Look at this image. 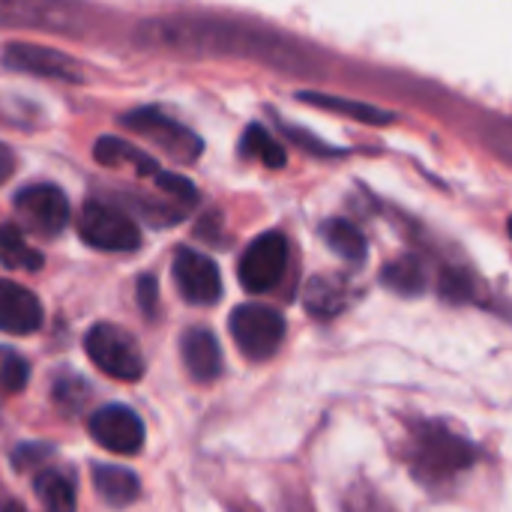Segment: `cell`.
<instances>
[{"label": "cell", "mask_w": 512, "mask_h": 512, "mask_svg": "<svg viewBox=\"0 0 512 512\" xmlns=\"http://www.w3.org/2000/svg\"><path fill=\"white\" fill-rule=\"evenodd\" d=\"M486 144L495 156H501L504 162L512 165V120H501L486 132Z\"/></svg>", "instance_id": "cell-27"}, {"label": "cell", "mask_w": 512, "mask_h": 512, "mask_svg": "<svg viewBox=\"0 0 512 512\" xmlns=\"http://www.w3.org/2000/svg\"><path fill=\"white\" fill-rule=\"evenodd\" d=\"M402 459L411 477L432 495L456 489V483L477 465L480 450L471 438L456 432L447 420L417 417L408 423Z\"/></svg>", "instance_id": "cell-1"}, {"label": "cell", "mask_w": 512, "mask_h": 512, "mask_svg": "<svg viewBox=\"0 0 512 512\" xmlns=\"http://www.w3.org/2000/svg\"><path fill=\"white\" fill-rule=\"evenodd\" d=\"M75 15L60 0H0V27L72 30Z\"/></svg>", "instance_id": "cell-11"}, {"label": "cell", "mask_w": 512, "mask_h": 512, "mask_svg": "<svg viewBox=\"0 0 512 512\" xmlns=\"http://www.w3.org/2000/svg\"><path fill=\"white\" fill-rule=\"evenodd\" d=\"M36 498L45 512H75V489L57 471H42L36 477Z\"/></svg>", "instance_id": "cell-21"}, {"label": "cell", "mask_w": 512, "mask_h": 512, "mask_svg": "<svg viewBox=\"0 0 512 512\" xmlns=\"http://www.w3.org/2000/svg\"><path fill=\"white\" fill-rule=\"evenodd\" d=\"M78 234L87 246L102 252H135L141 246L138 225L105 201H87L78 216Z\"/></svg>", "instance_id": "cell-4"}, {"label": "cell", "mask_w": 512, "mask_h": 512, "mask_svg": "<svg viewBox=\"0 0 512 512\" xmlns=\"http://www.w3.org/2000/svg\"><path fill=\"white\" fill-rule=\"evenodd\" d=\"M42 303L18 282L0 279V330L9 336H30L42 327Z\"/></svg>", "instance_id": "cell-12"}, {"label": "cell", "mask_w": 512, "mask_h": 512, "mask_svg": "<svg viewBox=\"0 0 512 512\" xmlns=\"http://www.w3.org/2000/svg\"><path fill=\"white\" fill-rule=\"evenodd\" d=\"M381 282L396 291L399 297H417L423 294L426 288V273H423V264L411 255L399 258V261H390L381 273Z\"/></svg>", "instance_id": "cell-19"}, {"label": "cell", "mask_w": 512, "mask_h": 512, "mask_svg": "<svg viewBox=\"0 0 512 512\" xmlns=\"http://www.w3.org/2000/svg\"><path fill=\"white\" fill-rule=\"evenodd\" d=\"M138 306L144 309V315H156V279L144 276L138 282Z\"/></svg>", "instance_id": "cell-28"}, {"label": "cell", "mask_w": 512, "mask_h": 512, "mask_svg": "<svg viewBox=\"0 0 512 512\" xmlns=\"http://www.w3.org/2000/svg\"><path fill=\"white\" fill-rule=\"evenodd\" d=\"M30 381V366L21 354L0 348V387L6 393H21Z\"/></svg>", "instance_id": "cell-24"}, {"label": "cell", "mask_w": 512, "mask_h": 512, "mask_svg": "<svg viewBox=\"0 0 512 512\" xmlns=\"http://www.w3.org/2000/svg\"><path fill=\"white\" fill-rule=\"evenodd\" d=\"M321 237L327 240V246L339 258H345L351 264H363L366 255H369V243H366L363 231L354 222H348V219H327L321 225Z\"/></svg>", "instance_id": "cell-18"}, {"label": "cell", "mask_w": 512, "mask_h": 512, "mask_svg": "<svg viewBox=\"0 0 512 512\" xmlns=\"http://www.w3.org/2000/svg\"><path fill=\"white\" fill-rule=\"evenodd\" d=\"M240 150H243L246 156L264 162L267 168H285V162H288L285 147H282L264 126H258V123H252V126L246 129V135H243V141H240Z\"/></svg>", "instance_id": "cell-22"}, {"label": "cell", "mask_w": 512, "mask_h": 512, "mask_svg": "<svg viewBox=\"0 0 512 512\" xmlns=\"http://www.w3.org/2000/svg\"><path fill=\"white\" fill-rule=\"evenodd\" d=\"M90 438L117 456H135L144 447V423L126 405H105L87 423Z\"/></svg>", "instance_id": "cell-6"}, {"label": "cell", "mask_w": 512, "mask_h": 512, "mask_svg": "<svg viewBox=\"0 0 512 512\" xmlns=\"http://www.w3.org/2000/svg\"><path fill=\"white\" fill-rule=\"evenodd\" d=\"M0 264L9 270H39L42 255L24 240L15 225H0Z\"/></svg>", "instance_id": "cell-20"}, {"label": "cell", "mask_w": 512, "mask_h": 512, "mask_svg": "<svg viewBox=\"0 0 512 512\" xmlns=\"http://www.w3.org/2000/svg\"><path fill=\"white\" fill-rule=\"evenodd\" d=\"M174 285L180 297L192 306H213L222 297V276L216 261L195 249H177Z\"/></svg>", "instance_id": "cell-7"}, {"label": "cell", "mask_w": 512, "mask_h": 512, "mask_svg": "<svg viewBox=\"0 0 512 512\" xmlns=\"http://www.w3.org/2000/svg\"><path fill=\"white\" fill-rule=\"evenodd\" d=\"M15 210L24 216V222L33 231H39L45 237H57L69 225V201L51 183H33V186L21 189L15 195Z\"/></svg>", "instance_id": "cell-9"}, {"label": "cell", "mask_w": 512, "mask_h": 512, "mask_svg": "<svg viewBox=\"0 0 512 512\" xmlns=\"http://www.w3.org/2000/svg\"><path fill=\"white\" fill-rule=\"evenodd\" d=\"M342 512H396V507L378 486L354 483L342 495Z\"/></svg>", "instance_id": "cell-23"}, {"label": "cell", "mask_w": 512, "mask_h": 512, "mask_svg": "<svg viewBox=\"0 0 512 512\" xmlns=\"http://www.w3.org/2000/svg\"><path fill=\"white\" fill-rule=\"evenodd\" d=\"M93 486L99 492V498L108 507H129L138 501L141 495V483L132 471L120 468V465H96L93 468Z\"/></svg>", "instance_id": "cell-15"}, {"label": "cell", "mask_w": 512, "mask_h": 512, "mask_svg": "<svg viewBox=\"0 0 512 512\" xmlns=\"http://www.w3.org/2000/svg\"><path fill=\"white\" fill-rule=\"evenodd\" d=\"M153 180H156V186H159L162 192H168V195H174V198H180V201H195V198H198L195 186H192L186 177L174 174V171H159Z\"/></svg>", "instance_id": "cell-26"}, {"label": "cell", "mask_w": 512, "mask_h": 512, "mask_svg": "<svg viewBox=\"0 0 512 512\" xmlns=\"http://www.w3.org/2000/svg\"><path fill=\"white\" fill-rule=\"evenodd\" d=\"M6 66L36 75V78H51V81H84L81 63L72 60L69 54L57 51V48H45V45H33V42H12L3 54Z\"/></svg>", "instance_id": "cell-10"}, {"label": "cell", "mask_w": 512, "mask_h": 512, "mask_svg": "<svg viewBox=\"0 0 512 512\" xmlns=\"http://www.w3.org/2000/svg\"><path fill=\"white\" fill-rule=\"evenodd\" d=\"M297 99L306 102V105L324 108V111L348 114V117H354V120H360V123H378V126H384V123H393V120H396V117H393L390 111H384V108H375V105L357 102V99H345V96H333V93H312V90H303V93H297Z\"/></svg>", "instance_id": "cell-17"}, {"label": "cell", "mask_w": 512, "mask_h": 512, "mask_svg": "<svg viewBox=\"0 0 512 512\" xmlns=\"http://www.w3.org/2000/svg\"><path fill=\"white\" fill-rule=\"evenodd\" d=\"M93 156H96L102 165H111V168L129 165V168H135V171L144 174V177H156V174L162 171V168L156 165L153 156H147L141 147H135V144H129V141H120V138H114V135L99 138V141L93 144Z\"/></svg>", "instance_id": "cell-16"}, {"label": "cell", "mask_w": 512, "mask_h": 512, "mask_svg": "<svg viewBox=\"0 0 512 512\" xmlns=\"http://www.w3.org/2000/svg\"><path fill=\"white\" fill-rule=\"evenodd\" d=\"M231 336L249 360H270L285 342V318L261 303H243L231 312Z\"/></svg>", "instance_id": "cell-2"}, {"label": "cell", "mask_w": 512, "mask_h": 512, "mask_svg": "<svg viewBox=\"0 0 512 512\" xmlns=\"http://www.w3.org/2000/svg\"><path fill=\"white\" fill-rule=\"evenodd\" d=\"M441 297H447L450 303H468V300H474L471 276L462 273V270H447L441 276Z\"/></svg>", "instance_id": "cell-25"}, {"label": "cell", "mask_w": 512, "mask_h": 512, "mask_svg": "<svg viewBox=\"0 0 512 512\" xmlns=\"http://www.w3.org/2000/svg\"><path fill=\"white\" fill-rule=\"evenodd\" d=\"M15 165H18V162H15V153L0 141V183H6V180L15 174Z\"/></svg>", "instance_id": "cell-29"}, {"label": "cell", "mask_w": 512, "mask_h": 512, "mask_svg": "<svg viewBox=\"0 0 512 512\" xmlns=\"http://www.w3.org/2000/svg\"><path fill=\"white\" fill-rule=\"evenodd\" d=\"M348 297H351V288L339 276H315L306 282V291H303L306 312L315 318H336L348 306Z\"/></svg>", "instance_id": "cell-14"}, {"label": "cell", "mask_w": 512, "mask_h": 512, "mask_svg": "<svg viewBox=\"0 0 512 512\" xmlns=\"http://www.w3.org/2000/svg\"><path fill=\"white\" fill-rule=\"evenodd\" d=\"M180 357H183V366L186 372L201 381V384H210L222 375V348L216 342V336L210 330H189L183 333L180 339Z\"/></svg>", "instance_id": "cell-13"}, {"label": "cell", "mask_w": 512, "mask_h": 512, "mask_svg": "<svg viewBox=\"0 0 512 512\" xmlns=\"http://www.w3.org/2000/svg\"><path fill=\"white\" fill-rule=\"evenodd\" d=\"M507 231H510V237H512V216H510V222H507Z\"/></svg>", "instance_id": "cell-31"}, {"label": "cell", "mask_w": 512, "mask_h": 512, "mask_svg": "<svg viewBox=\"0 0 512 512\" xmlns=\"http://www.w3.org/2000/svg\"><path fill=\"white\" fill-rule=\"evenodd\" d=\"M84 351L114 381H138L144 375V357L135 345V339L114 327V324H96L84 336Z\"/></svg>", "instance_id": "cell-3"}, {"label": "cell", "mask_w": 512, "mask_h": 512, "mask_svg": "<svg viewBox=\"0 0 512 512\" xmlns=\"http://www.w3.org/2000/svg\"><path fill=\"white\" fill-rule=\"evenodd\" d=\"M0 512H24V510H21V507H18L15 501H9V504H6V507H3Z\"/></svg>", "instance_id": "cell-30"}, {"label": "cell", "mask_w": 512, "mask_h": 512, "mask_svg": "<svg viewBox=\"0 0 512 512\" xmlns=\"http://www.w3.org/2000/svg\"><path fill=\"white\" fill-rule=\"evenodd\" d=\"M123 126L153 138L156 144H162L171 156L189 162L201 153V141L198 135H192L183 123H177L174 117L162 114L159 108H135L123 117Z\"/></svg>", "instance_id": "cell-8"}, {"label": "cell", "mask_w": 512, "mask_h": 512, "mask_svg": "<svg viewBox=\"0 0 512 512\" xmlns=\"http://www.w3.org/2000/svg\"><path fill=\"white\" fill-rule=\"evenodd\" d=\"M285 267H288V240L279 231H267L246 246L237 264V279L249 294H267L279 285Z\"/></svg>", "instance_id": "cell-5"}]
</instances>
